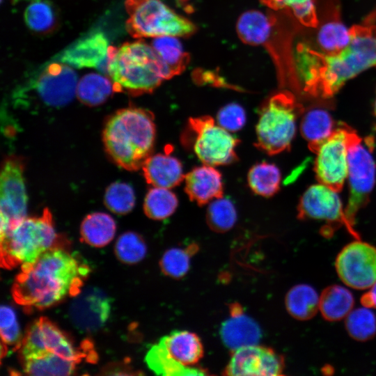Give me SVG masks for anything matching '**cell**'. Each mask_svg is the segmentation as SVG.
Instances as JSON below:
<instances>
[{"label": "cell", "instance_id": "cell-1", "mask_svg": "<svg viewBox=\"0 0 376 376\" xmlns=\"http://www.w3.org/2000/svg\"><path fill=\"white\" fill-rule=\"evenodd\" d=\"M373 15L352 26L349 44L338 53L325 54L297 47V65L303 91L314 97L334 95L350 79L376 67V24Z\"/></svg>", "mask_w": 376, "mask_h": 376}, {"label": "cell", "instance_id": "cell-2", "mask_svg": "<svg viewBox=\"0 0 376 376\" xmlns=\"http://www.w3.org/2000/svg\"><path fill=\"white\" fill-rule=\"evenodd\" d=\"M89 267L61 246L52 248L34 262L21 266L12 295L28 308L44 309L81 290Z\"/></svg>", "mask_w": 376, "mask_h": 376}, {"label": "cell", "instance_id": "cell-3", "mask_svg": "<svg viewBox=\"0 0 376 376\" xmlns=\"http://www.w3.org/2000/svg\"><path fill=\"white\" fill-rule=\"evenodd\" d=\"M155 133L153 114L147 109L131 107L109 117L102 140L107 154L117 165L136 171L152 155Z\"/></svg>", "mask_w": 376, "mask_h": 376}, {"label": "cell", "instance_id": "cell-4", "mask_svg": "<svg viewBox=\"0 0 376 376\" xmlns=\"http://www.w3.org/2000/svg\"><path fill=\"white\" fill-rule=\"evenodd\" d=\"M108 73L115 92L141 95L155 90L172 77L169 68L152 47L143 40L109 46Z\"/></svg>", "mask_w": 376, "mask_h": 376}, {"label": "cell", "instance_id": "cell-5", "mask_svg": "<svg viewBox=\"0 0 376 376\" xmlns=\"http://www.w3.org/2000/svg\"><path fill=\"white\" fill-rule=\"evenodd\" d=\"M58 238L48 209L39 217H26L1 235V266L10 269L33 263L48 250L59 246Z\"/></svg>", "mask_w": 376, "mask_h": 376}, {"label": "cell", "instance_id": "cell-6", "mask_svg": "<svg viewBox=\"0 0 376 376\" xmlns=\"http://www.w3.org/2000/svg\"><path fill=\"white\" fill-rule=\"evenodd\" d=\"M303 111L292 93L286 91L273 95L260 109L256 148L269 155L288 150L296 132L297 119Z\"/></svg>", "mask_w": 376, "mask_h": 376}, {"label": "cell", "instance_id": "cell-7", "mask_svg": "<svg viewBox=\"0 0 376 376\" xmlns=\"http://www.w3.org/2000/svg\"><path fill=\"white\" fill-rule=\"evenodd\" d=\"M127 32L134 38L164 36L187 37L196 26L160 0H126Z\"/></svg>", "mask_w": 376, "mask_h": 376}, {"label": "cell", "instance_id": "cell-8", "mask_svg": "<svg viewBox=\"0 0 376 376\" xmlns=\"http://www.w3.org/2000/svg\"><path fill=\"white\" fill-rule=\"evenodd\" d=\"M373 139H362L352 128L348 132L347 178L349 198L345 209L347 221L352 227L358 212L368 202L375 182L376 166L373 151Z\"/></svg>", "mask_w": 376, "mask_h": 376}, {"label": "cell", "instance_id": "cell-9", "mask_svg": "<svg viewBox=\"0 0 376 376\" xmlns=\"http://www.w3.org/2000/svg\"><path fill=\"white\" fill-rule=\"evenodd\" d=\"M189 130L194 136L193 149L205 165L221 166L237 160L235 148L240 141L209 116L190 118Z\"/></svg>", "mask_w": 376, "mask_h": 376}, {"label": "cell", "instance_id": "cell-10", "mask_svg": "<svg viewBox=\"0 0 376 376\" xmlns=\"http://www.w3.org/2000/svg\"><path fill=\"white\" fill-rule=\"evenodd\" d=\"M22 361L58 355L78 361L88 354L76 347L70 338L49 319L41 317L29 326L19 347Z\"/></svg>", "mask_w": 376, "mask_h": 376}, {"label": "cell", "instance_id": "cell-11", "mask_svg": "<svg viewBox=\"0 0 376 376\" xmlns=\"http://www.w3.org/2000/svg\"><path fill=\"white\" fill-rule=\"evenodd\" d=\"M299 219L324 221L320 232L324 237L331 236L334 231L344 225L357 239L359 235L347 220L345 210L337 191L322 184L309 187L303 194L297 206Z\"/></svg>", "mask_w": 376, "mask_h": 376}, {"label": "cell", "instance_id": "cell-12", "mask_svg": "<svg viewBox=\"0 0 376 376\" xmlns=\"http://www.w3.org/2000/svg\"><path fill=\"white\" fill-rule=\"evenodd\" d=\"M350 127L340 123L317 149L315 172L319 183L340 191L347 178V143Z\"/></svg>", "mask_w": 376, "mask_h": 376}, {"label": "cell", "instance_id": "cell-13", "mask_svg": "<svg viewBox=\"0 0 376 376\" xmlns=\"http://www.w3.org/2000/svg\"><path fill=\"white\" fill-rule=\"evenodd\" d=\"M335 267L346 285L357 290L368 289L376 282V248L356 239L340 250Z\"/></svg>", "mask_w": 376, "mask_h": 376}, {"label": "cell", "instance_id": "cell-14", "mask_svg": "<svg viewBox=\"0 0 376 376\" xmlns=\"http://www.w3.org/2000/svg\"><path fill=\"white\" fill-rule=\"evenodd\" d=\"M23 164L16 157L5 160L1 173V235L26 217L27 195Z\"/></svg>", "mask_w": 376, "mask_h": 376}, {"label": "cell", "instance_id": "cell-15", "mask_svg": "<svg viewBox=\"0 0 376 376\" xmlns=\"http://www.w3.org/2000/svg\"><path fill=\"white\" fill-rule=\"evenodd\" d=\"M283 357L274 350L258 345L235 351L224 370L226 375L278 376L284 370Z\"/></svg>", "mask_w": 376, "mask_h": 376}, {"label": "cell", "instance_id": "cell-16", "mask_svg": "<svg viewBox=\"0 0 376 376\" xmlns=\"http://www.w3.org/2000/svg\"><path fill=\"white\" fill-rule=\"evenodd\" d=\"M111 299L101 289L95 287L81 290L73 299L69 314L72 324L84 332L100 329L111 313Z\"/></svg>", "mask_w": 376, "mask_h": 376}, {"label": "cell", "instance_id": "cell-17", "mask_svg": "<svg viewBox=\"0 0 376 376\" xmlns=\"http://www.w3.org/2000/svg\"><path fill=\"white\" fill-rule=\"evenodd\" d=\"M77 76L71 66L53 63L39 75L36 90L46 105L60 107L70 103L77 93Z\"/></svg>", "mask_w": 376, "mask_h": 376}, {"label": "cell", "instance_id": "cell-18", "mask_svg": "<svg viewBox=\"0 0 376 376\" xmlns=\"http://www.w3.org/2000/svg\"><path fill=\"white\" fill-rule=\"evenodd\" d=\"M109 47L106 36L101 32H94L68 46L57 60L75 68H95L107 74Z\"/></svg>", "mask_w": 376, "mask_h": 376}, {"label": "cell", "instance_id": "cell-19", "mask_svg": "<svg viewBox=\"0 0 376 376\" xmlns=\"http://www.w3.org/2000/svg\"><path fill=\"white\" fill-rule=\"evenodd\" d=\"M230 318L221 325L219 334L223 343L232 351L257 345L262 332L256 322L246 315L242 306L233 303L229 306Z\"/></svg>", "mask_w": 376, "mask_h": 376}, {"label": "cell", "instance_id": "cell-20", "mask_svg": "<svg viewBox=\"0 0 376 376\" xmlns=\"http://www.w3.org/2000/svg\"><path fill=\"white\" fill-rule=\"evenodd\" d=\"M185 191L191 201L202 206L223 196L221 174L212 166L194 168L185 176Z\"/></svg>", "mask_w": 376, "mask_h": 376}, {"label": "cell", "instance_id": "cell-21", "mask_svg": "<svg viewBox=\"0 0 376 376\" xmlns=\"http://www.w3.org/2000/svg\"><path fill=\"white\" fill-rule=\"evenodd\" d=\"M141 169L146 182L153 187L171 189L180 185L185 176L179 159L168 154L151 155Z\"/></svg>", "mask_w": 376, "mask_h": 376}, {"label": "cell", "instance_id": "cell-22", "mask_svg": "<svg viewBox=\"0 0 376 376\" xmlns=\"http://www.w3.org/2000/svg\"><path fill=\"white\" fill-rule=\"evenodd\" d=\"M169 354L187 366H194L204 353L202 342L197 334L186 330H177L160 338Z\"/></svg>", "mask_w": 376, "mask_h": 376}, {"label": "cell", "instance_id": "cell-23", "mask_svg": "<svg viewBox=\"0 0 376 376\" xmlns=\"http://www.w3.org/2000/svg\"><path fill=\"white\" fill-rule=\"evenodd\" d=\"M275 19L256 10H249L242 13L236 24V30L240 39L245 44L260 45L267 42Z\"/></svg>", "mask_w": 376, "mask_h": 376}, {"label": "cell", "instance_id": "cell-24", "mask_svg": "<svg viewBox=\"0 0 376 376\" xmlns=\"http://www.w3.org/2000/svg\"><path fill=\"white\" fill-rule=\"evenodd\" d=\"M145 361L150 370L163 376H189L207 375L202 368L187 366L173 357L159 341L152 345L145 357Z\"/></svg>", "mask_w": 376, "mask_h": 376}, {"label": "cell", "instance_id": "cell-25", "mask_svg": "<svg viewBox=\"0 0 376 376\" xmlns=\"http://www.w3.org/2000/svg\"><path fill=\"white\" fill-rule=\"evenodd\" d=\"M354 303V297L348 289L332 285L324 288L320 295L319 311L324 320L339 321L351 312Z\"/></svg>", "mask_w": 376, "mask_h": 376}, {"label": "cell", "instance_id": "cell-26", "mask_svg": "<svg viewBox=\"0 0 376 376\" xmlns=\"http://www.w3.org/2000/svg\"><path fill=\"white\" fill-rule=\"evenodd\" d=\"M320 295L308 284L292 287L285 297V306L288 313L298 320H308L319 311Z\"/></svg>", "mask_w": 376, "mask_h": 376}, {"label": "cell", "instance_id": "cell-27", "mask_svg": "<svg viewBox=\"0 0 376 376\" xmlns=\"http://www.w3.org/2000/svg\"><path fill=\"white\" fill-rule=\"evenodd\" d=\"M114 219L104 212L88 214L80 227L82 240L93 247H103L111 242L116 233Z\"/></svg>", "mask_w": 376, "mask_h": 376}, {"label": "cell", "instance_id": "cell-28", "mask_svg": "<svg viewBox=\"0 0 376 376\" xmlns=\"http://www.w3.org/2000/svg\"><path fill=\"white\" fill-rule=\"evenodd\" d=\"M303 137L308 141V148L315 152L320 145L334 130L331 115L322 109L308 111L302 118L300 126Z\"/></svg>", "mask_w": 376, "mask_h": 376}, {"label": "cell", "instance_id": "cell-29", "mask_svg": "<svg viewBox=\"0 0 376 376\" xmlns=\"http://www.w3.org/2000/svg\"><path fill=\"white\" fill-rule=\"evenodd\" d=\"M152 47L169 68L172 77L182 72L189 62V55L175 36L153 38Z\"/></svg>", "mask_w": 376, "mask_h": 376}, {"label": "cell", "instance_id": "cell-30", "mask_svg": "<svg viewBox=\"0 0 376 376\" xmlns=\"http://www.w3.org/2000/svg\"><path fill=\"white\" fill-rule=\"evenodd\" d=\"M113 91V82L96 73H89L81 77L77 87V95L80 102L91 107L106 102Z\"/></svg>", "mask_w": 376, "mask_h": 376}, {"label": "cell", "instance_id": "cell-31", "mask_svg": "<svg viewBox=\"0 0 376 376\" xmlns=\"http://www.w3.org/2000/svg\"><path fill=\"white\" fill-rule=\"evenodd\" d=\"M281 173L274 164L260 162L253 165L248 173V184L255 194L271 197L280 187Z\"/></svg>", "mask_w": 376, "mask_h": 376}, {"label": "cell", "instance_id": "cell-32", "mask_svg": "<svg viewBox=\"0 0 376 376\" xmlns=\"http://www.w3.org/2000/svg\"><path fill=\"white\" fill-rule=\"evenodd\" d=\"M22 361L24 372L30 375H70L79 363L58 355H47Z\"/></svg>", "mask_w": 376, "mask_h": 376}, {"label": "cell", "instance_id": "cell-33", "mask_svg": "<svg viewBox=\"0 0 376 376\" xmlns=\"http://www.w3.org/2000/svg\"><path fill=\"white\" fill-rule=\"evenodd\" d=\"M317 36L322 52L329 55L338 53L349 44L351 39L350 29L336 18L322 24Z\"/></svg>", "mask_w": 376, "mask_h": 376}, {"label": "cell", "instance_id": "cell-34", "mask_svg": "<svg viewBox=\"0 0 376 376\" xmlns=\"http://www.w3.org/2000/svg\"><path fill=\"white\" fill-rule=\"evenodd\" d=\"M178 205L175 194L169 189L155 187L146 195L143 210L154 220H163L174 213Z\"/></svg>", "mask_w": 376, "mask_h": 376}, {"label": "cell", "instance_id": "cell-35", "mask_svg": "<svg viewBox=\"0 0 376 376\" xmlns=\"http://www.w3.org/2000/svg\"><path fill=\"white\" fill-rule=\"evenodd\" d=\"M24 17L29 29L38 33H49L57 24L56 10L45 0L33 1L26 8Z\"/></svg>", "mask_w": 376, "mask_h": 376}, {"label": "cell", "instance_id": "cell-36", "mask_svg": "<svg viewBox=\"0 0 376 376\" xmlns=\"http://www.w3.org/2000/svg\"><path fill=\"white\" fill-rule=\"evenodd\" d=\"M198 249V245L192 243L185 249L175 247L166 250L159 262L162 272L173 279L183 277L189 269L191 256Z\"/></svg>", "mask_w": 376, "mask_h": 376}, {"label": "cell", "instance_id": "cell-37", "mask_svg": "<svg viewBox=\"0 0 376 376\" xmlns=\"http://www.w3.org/2000/svg\"><path fill=\"white\" fill-rule=\"evenodd\" d=\"M345 329L353 339L367 341L376 334V317L370 308L352 309L345 318Z\"/></svg>", "mask_w": 376, "mask_h": 376}, {"label": "cell", "instance_id": "cell-38", "mask_svg": "<svg viewBox=\"0 0 376 376\" xmlns=\"http://www.w3.org/2000/svg\"><path fill=\"white\" fill-rule=\"evenodd\" d=\"M236 221V209L229 198L221 197L210 203L206 212V221L213 231L227 232L233 227Z\"/></svg>", "mask_w": 376, "mask_h": 376}, {"label": "cell", "instance_id": "cell-39", "mask_svg": "<svg viewBox=\"0 0 376 376\" xmlns=\"http://www.w3.org/2000/svg\"><path fill=\"white\" fill-rule=\"evenodd\" d=\"M114 251L117 258L122 263L134 265L146 257L147 246L139 234L129 231L119 236Z\"/></svg>", "mask_w": 376, "mask_h": 376}, {"label": "cell", "instance_id": "cell-40", "mask_svg": "<svg viewBox=\"0 0 376 376\" xmlns=\"http://www.w3.org/2000/svg\"><path fill=\"white\" fill-rule=\"evenodd\" d=\"M104 200L109 210L122 215L129 213L133 209L135 205V194L130 185L115 182L107 188Z\"/></svg>", "mask_w": 376, "mask_h": 376}, {"label": "cell", "instance_id": "cell-41", "mask_svg": "<svg viewBox=\"0 0 376 376\" xmlns=\"http://www.w3.org/2000/svg\"><path fill=\"white\" fill-rule=\"evenodd\" d=\"M263 4L273 10L288 8L295 18L306 26H314L318 22L313 0H260Z\"/></svg>", "mask_w": 376, "mask_h": 376}, {"label": "cell", "instance_id": "cell-42", "mask_svg": "<svg viewBox=\"0 0 376 376\" xmlns=\"http://www.w3.org/2000/svg\"><path fill=\"white\" fill-rule=\"evenodd\" d=\"M0 333L3 345L19 349L23 336L17 315L13 307L1 305L0 308Z\"/></svg>", "mask_w": 376, "mask_h": 376}, {"label": "cell", "instance_id": "cell-43", "mask_svg": "<svg viewBox=\"0 0 376 376\" xmlns=\"http://www.w3.org/2000/svg\"><path fill=\"white\" fill-rule=\"evenodd\" d=\"M217 123L229 132L241 130L246 122L244 108L237 103L228 104L222 107L217 116Z\"/></svg>", "mask_w": 376, "mask_h": 376}, {"label": "cell", "instance_id": "cell-44", "mask_svg": "<svg viewBox=\"0 0 376 376\" xmlns=\"http://www.w3.org/2000/svg\"><path fill=\"white\" fill-rule=\"evenodd\" d=\"M369 289L368 292L362 295L361 304L370 308H376V282Z\"/></svg>", "mask_w": 376, "mask_h": 376}, {"label": "cell", "instance_id": "cell-45", "mask_svg": "<svg viewBox=\"0 0 376 376\" xmlns=\"http://www.w3.org/2000/svg\"><path fill=\"white\" fill-rule=\"evenodd\" d=\"M374 113H375V116H376V98H375V100Z\"/></svg>", "mask_w": 376, "mask_h": 376}, {"label": "cell", "instance_id": "cell-46", "mask_svg": "<svg viewBox=\"0 0 376 376\" xmlns=\"http://www.w3.org/2000/svg\"><path fill=\"white\" fill-rule=\"evenodd\" d=\"M17 1H21V0H16ZM28 1H36V0H28Z\"/></svg>", "mask_w": 376, "mask_h": 376}]
</instances>
